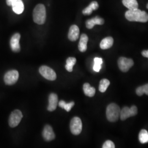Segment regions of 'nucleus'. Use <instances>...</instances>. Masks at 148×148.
I'll use <instances>...</instances> for the list:
<instances>
[{"mask_svg":"<svg viewBox=\"0 0 148 148\" xmlns=\"http://www.w3.org/2000/svg\"><path fill=\"white\" fill-rule=\"evenodd\" d=\"M136 92L138 96H142L144 94H146L148 95V84L138 87L137 88Z\"/></svg>","mask_w":148,"mask_h":148,"instance_id":"393cba45","label":"nucleus"},{"mask_svg":"<svg viewBox=\"0 0 148 148\" xmlns=\"http://www.w3.org/2000/svg\"><path fill=\"white\" fill-rule=\"evenodd\" d=\"M79 35V27L76 25H71L69 29L68 38L71 41H76Z\"/></svg>","mask_w":148,"mask_h":148,"instance_id":"4468645a","label":"nucleus"},{"mask_svg":"<svg viewBox=\"0 0 148 148\" xmlns=\"http://www.w3.org/2000/svg\"><path fill=\"white\" fill-rule=\"evenodd\" d=\"M103 148H115V146L114 143H113V142H112L111 140H106L105 142V143L103 144Z\"/></svg>","mask_w":148,"mask_h":148,"instance_id":"a878e982","label":"nucleus"},{"mask_svg":"<svg viewBox=\"0 0 148 148\" xmlns=\"http://www.w3.org/2000/svg\"><path fill=\"white\" fill-rule=\"evenodd\" d=\"M19 79V73L17 70H12L7 71L4 76V81L7 85L15 84Z\"/></svg>","mask_w":148,"mask_h":148,"instance_id":"1a4fd4ad","label":"nucleus"},{"mask_svg":"<svg viewBox=\"0 0 148 148\" xmlns=\"http://www.w3.org/2000/svg\"><path fill=\"white\" fill-rule=\"evenodd\" d=\"M147 9H148V4H147Z\"/></svg>","mask_w":148,"mask_h":148,"instance_id":"7c9ffc66","label":"nucleus"},{"mask_svg":"<svg viewBox=\"0 0 148 148\" xmlns=\"http://www.w3.org/2000/svg\"><path fill=\"white\" fill-rule=\"evenodd\" d=\"M70 131L72 134L77 136L79 134L82 129V123L81 120L78 117H74L70 123Z\"/></svg>","mask_w":148,"mask_h":148,"instance_id":"20e7f679","label":"nucleus"},{"mask_svg":"<svg viewBox=\"0 0 148 148\" xmlns=\"http://www.w3.org/2000/svg\"><path fill=\"white\" fill-rule=\"evenodd\" d=\"M114 43V39L111 37H107L102 40L100 43V47L102 49H107L111 48Z\"/></svg>","mask_w":148,"mask_h":148,"instance_id":"a211bd4d","label":"nucleus"},{"mask_svg":"<svg viewBox=\"0 0 148 148\" xmlns=\"http://www.w3.org/2000/svg\"><path fill=\"white\" fill-rule=\"evenodd\" d=\"M88 41V37L87 35L83 34L81 35L80 40L79 43V49L81 52H85L87 49V42Z\"/></svg>","mask_w":148,"mask_h":148,"instance_id":"dca6fc26","label":"nucleus"},{"mask_svg":"<svg viewBox=\"0 0 148 148\" xmlns=\"http://www.w3.org/2000/svg\"><path fill=\"white\" fill-rule=\"evenodd\" d=\"M58 105L60 108L65 109L66 111L69 112L71 110L72 108L74 106L75 103L74 101H71L69 103H66L65 101H60L58 102Z\"/></svg>","mask_w":148,"mask_h":148,"instance_id":"5701e85b","label":"nucleus"},{"mask_svg":"<svg viewBox=\"0 0 148 148\" xmlns=\"http://www.w3.org/2000/svg\"><path fill=\"white\" fill-rule=\"evenodd\" d=\"M125 17L130 21L146 23L148 21V14L145 11L139 9L128 10L125 13Z\"/></svg>","mask_w":148,"mask_h":148,"instance_id":"f257e3e1","label":"nucleus"},{"mask_svg":"<svg viewBox=\"0 0 148 148\" xmlns=\"http://www.w3.org/2000/svg\"><path fill=\"white\" fill-rule=\"evenodd\" d=\"M137 113L138 109L136 106H132L130 108L125 106L121 110L120 117L122 121H124L130 117L136 116Z\"/></svg>","mask_w":148,"mask_h":148,"instance_id":"39448f33","label":"nucleus"},{"mask_svg":"<svg viewBox=\"0 0 148 148\" xmlns=\"http://www.w3.org/2000/svg\"><path fill=\"white\" fill-rule=\"evenodd\" d=\"M122 3L128 10H134L138 8L137 0H122Z\"/></svg>","mask_w":148,"mask_h":148,"instance_id":"aec40b11","label":"nucleus"},{"mask_svg":"<svg viewBox=\"0 0 148 148\" xmlns=\"http://www.w3.org/2000/svg\"><path fill=\"white\" fill-rule=\"evenodd\" d=\"M11 6L13 12L17 14H21L24 10V5L22 0H13Z\"/></svg>","mask_w":148,"mask_h":148,"instance_id":"2eb2a0df","label":"nucleus"},{"mask_svg":"<svg viewBox=\"0 0 148 148\" xmlns=\"http://www.w3.org/2000/svg\"><path fill=\"white\" fill-rule=\"evenodd\" d=\"M39 72L44 78L48 80L54 81L57 78V75L55 71L47 66H41L39 69Z\"/></svg>","mask_w":148,"mask_h":148,"instance_id":"6e6552de","label":"nucleus"},{"mask_svg":"<svg viewBox=\"0 0 148 148\" xmlns=\"http://www.w3.org/2000/svg\"><path fill=\"white\" fill-rule=\"evenodd\" d=\"M101 69V65L95 63L93 66V70L96 72H99Z\"/></svg>","mask_w":148,"mask_h":148,"instance_id":"bb28decb","label":"nucleus"},{"mask_svg":"<svg viewBox=\"0 0 148 148\" xmlns=\"http://www.w3.org/2000/svg\"><path fill=\"white\" fill-rule=\"evenodd\" d=\"M142 54L143 57L148 58V50H145V51H142Z\"/></svg>","mask_w":148,"mask_h":148,"instance_id":"c85d7f7f","label":"nucleus"},{"mask_svg":"<svg viewBox=\"0 0 148 148\" xmlns=\"http://www.w3.org/2000/svg\"><path fill=\"white\" fill-rule=\"evenodd\" d=\"M13 0H6V3L8 6H11L12 5V3Z\"/></svg>","mask_w":148,"mask_h":148,"instance_id":"c756f323","label":"nucleus"},{"mask_svg":"<svg viewBox=\"0 0 148 148\" xmlns=\"http://www.w3.org/2000/svg\"><path fill=\"white\" fill-rule=\"evenodd\" d=\"M42 136L44 139L47 142L53 140L56 137L52 128L49 125L45 126L43 130Z\"/></svg>","mask_w":148,"mask_h":148,"instance_id":"9b49d317","label":"nucleus"},{"mask_svg":"<svg viewBox=\"0 0 148 148\" xmlns=\"http://www.w3.org/2000/svg\"><path fill=\"white\" fill-rule=\"evenodd\" d=\"M99 8V5L97 1H93L90 4V5L82 11V13L85 16L90 15L93 11H95Z\"/></svg>","mask_w":148,"mask_h":148,"instance_id":"f3484780","label":"nucleus"},{"mask_svg":"<svg viewBox=\"0 0 148 148\" xmlns=\"http://www.w3.org/2000/svg\"><path fill=\"white\" fill-rule=\"evenodd\" d=\"M76 63V59L74 57H69L66 59V64L65 65V69L69 72H71L73 70V66Z\"/></svg>","mask_w":148,"mask_h":148,"instance_id":"412c9836","label":"nucleus"},{"mask_svg":"<svg viewBox=\"0 0 148 148\" xmlns=\"http://www.w3.org/2000/svg\"><path fill=\"white\" fill-rule=\"evenodd\" d=\"M104 23V20L99 16H96L95 17L87 20L86 21V26L87 29H91L95 25H103Z\"/></svg>","mask_w":148,"mask_h":148,"instance_id":"f8f14e48","label":"nucleus"},{"mask_svg":"<svg viewBox=\"0 0 148 148\" xmlns=\"http://www.w3.org/2000/svg\"><path fill=\"white\" fill-rule=\"evenodd\" d=\"M110 81L108 79H101L99 82V90L101 93L105 92L109 86L110 85Z\"/></svg>","mask_w":148,"mask_h":148,"instance_id":"b1692460","label":"nucleus"},{"mask_svg":"<svg viewBox=\"0 0 148 148\" xmlns=\"http://www.w3.org/2000/svg\"><path fill=\"white\" fill-rule=\"evenodd\" d=\"M33 20L38 25H42L46 19V11L45 6L43 4H38L35 7L33 13Z\"/></svg>","mask_w":148,"mask_h":148,"instance_id":"f03ea898","label":"nucleus"},{"mask_svg":"<svg viewBox=\"0 0 148 148\" xmlns=\"http://www.w3.org/2000/svg\"><path fill=\"white\" fill-rule=\"evenodd\" d=\"M120 106L115 103H111L106 108V115L108 120L111 122L117 121L120 116Z\"/></svg>","mask_w":148,"mask_h":148,"instance_id":"7ed1b4c3","label":"nucleus"},{"mask_svg":"<svg viewBox=\"0 0 148 148\" xmlns=\"http://www.w3.org/2000/svg\"><path fill=\"white\" fill-rule=\"evenodd\" d=\"M21 39V35L19 33L14 34L10 40V47L11 49L14 52H19L21 51V46L19 41Z\"/></svg>","mask_w":148,"mask_h":148,"instance_id":"9d476101","label":"nucleus"},{"mask_svg":"<svg viewBox=\"0 0 148 148\" xmlns=\"http://www.w3.org/2000/svg\"><path fill=\"white\" fill-rule=\"evenodd\" d=\"M139 140L142 144L148 143V132L145 130H142L139 133Z\"/></svg>","mask_w":148,"mask_h":148,"instance_id":"4be33fe9","label":"nucleus"},{"mask_svg":"<svg viewBox=\"0 0 148 148\" xmlns=\"http://www.w3.org/2000/svg\"><path fill=\"white\" fill-rule=\"evenodd\" d=\"M23 118V114L19 110H15L12 112L9 117V125L12 128L16 127L19 124Z\"/></svg>","mask_w":148,"mask_h":148,"instance_id":"423d86ee","label":"nucleus"},{"mask_svg":"<svg viewBox=\"0 0 148 148\" xmlns=\"http://www.w3.org/2000/svg\"><path fill=\"white\" fill-rule=\"evenodd\" d=\"M117 63L120 70L122 72L126 73L134 65V62L132 59L121 57L119 59Z\"/></svg>","mask_w":148,"mask_h":148,"instance_id":"0eeeda50","label":"nucleus"},{"mask_svg":"<svg viewBox=\"0 0 148 148\" xmlns=\"http://www.w3.org/2000/svg\"><path fill=\"white\" fill-rule=\"evenodd\" d=\"M83 90L85 95L89 97H92L95 95V88L91 87L88 83H85L84 85Z\"/></svg>","mask_w":148,"mask_h":148,"instance_id":"6ab92c4d","label":"nucleus"},{"mask_svg":"<svg viewBox=\"0 0 148 148\" xmlns=\"http://www.w3.org/2000/svg\"><path fill=\"white\" fill-rule=\"evenodd\" d=\"M94 62L95 63L101 65L103 63V60L101 58H98V57H96L94 59Z\"/></svg>","mask_w":148,"mask_h":148,"instance_id":"cd10ccee","label":"nucleus"},{"mask_svg":"<svg viewBox=\"0 0 148 148\" xmlns=\"http://www.w3.org/2000/svg\"><path fill=\"white\" fill-rule=\"evenodd\" d=\"M49 104L47 107V110L49 111H53L57 108L58 104V96L55 93H51L49 95Z\"/></svg>","mask_w":148,"mask_h":148,"instance_id":"ddd939ff","label":"nucleus"}]
</instances>
